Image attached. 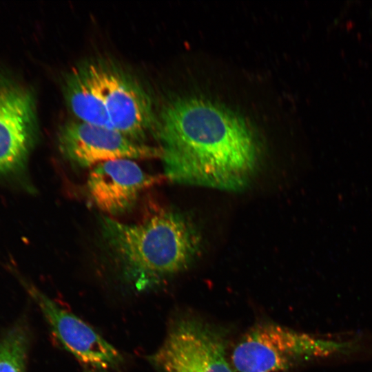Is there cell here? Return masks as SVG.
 I'll list each match as a JSON object with an SVG mask.
<instances>
[{"instance_id": "6da1fadb", "label": "cell", "mask_w": 372, "mask_h": 372, "mask_svg": "<svg viewBox=\"0 0 372 372\" xmlns=\"http://www.w3.org/2000/svg\"><path fill=\"white\" fill-rule=\"evenodd\" d=\"M160 121L161 158L171 181L236 192L256 174L258 140L229 109L205 99H178L165 107Z\"/></svg>"}, {"instance_id": "7a4b0ae2", "label": "cell", "mask_w": 372, "mask_h": 372, "mask_svg": "<svg viewBox=\"0 0 372 372\" xmlns=\"http://www.w3.org/2000/svg\"><path fill=\"white\" fill-rule=\"evenodd\" d=\"M101 227L109 256L124 279L138 290L186 269L200 249L196 226L173 210H157L132 223L103 216Z\"/></svg>"}, {"instance_id": "3957f363", "label": "cell", "mask_w": 372, "mask_h": 372, "mask_svg": "<svg viewBox=\"0 0 372 372\" xmlns=\"http://www.w3.org/2000/svg\"><path fill=\"white\" fill-rule=\"evenodd\" d=\"M328 343L274 322L254 326L231 356L235 372H276L327 352Z\"/></svg>"}, {"instance_id": "277c9868", "label": "cell", "mask_w": 372, "mask_h": 372, "mask_svg": "<svg viewBox=\"0 0 372 372\" xmlns=\"http://www.w3.org/2000/svg\"><path fill=\"white\" fill-rule=\"evenodd\" d=\"M149 359L158 372H235L223 334L192 318L176 320Z\"/></svg>"}, {"instance_id": "5b68a950", "label": "cell", "mask_w": 372, "mask_h": 372, "mask_svg": "<svg viewBox=\"0 0 372 372\" xmlns=\"http://www.w3.org/2000/svg\"><path fill=\"white\" fill-rule=\"evenodd\" d=\"M58 142L62 154L83 167L118 158L161 156L160 148L132 140L113 129L80 121L66 123L59 131Z\"/></svg>"}, {"instance_id": "8992f818", "label": "cell", "mask_w": 372, "mask_h": 372, "mask_svg": "<svg viewBox=\"0 0 372 372\" xmlns=\"http://www.w3.org/2000/svg\"><path fill=\"white\" fill-rule=\"evenodd\" d=\"M23 285L37 304L53 335L81 362L96 369L116 368L123 362L118 350L89 324L68 311L34 285Z\"/></svg>"}, {"instance_id": "52a82bcc", "label": "cell", "mask_w": 372, "mask_h": 372, "mask_svg": "<svg viewBox=\"0 0 372 372\" xmlns=\"http://www.w3.org/2000/svg\"><path fill=\"white\" fill-rule=\"evenodd\" d=\"M99 66L104 104L112 129L141 143L154 123L150 97L129 74L112 66Z\"/></svg>"}, {"instance_id": "ba28073f", "label": "cell", "mask_w": 372, "mask_h": 372, "mask_svg": "<svg viewBox=\"0 0 372 372\" xmlns=\"http://www.w3.org/2000/svg\"><path fill=\"white\" fill-rule=\"evenodd\" d=\"M34 100L21 87L0 83V176L23 168L35 135Z\"/></svg>"}, {"instance_id": "9c48e42d", "label": "cell", "mask_w": 372, "mask_h": 372, "mask_svg": "<svg viewBox=\"0 0 372 372\" xmlns=\"http://www.w3.org/2000/svg\"><path fill=\"white\" fill-rule=\"evenodd\" d=\"M161 180L133 159L118 158L98 164L90 172L86 189L102 211L118 215L129 211L141 193Z\"/></svg>"}, {"instance_id": "30bf717a", "label": "cell", "mask_w": 372, "mask_h": 372, "mask_svg": "<svg viewBox=\"0 0 372 372\" xmlns=\"http://www.w3.org/2000/svg\"><path fill=\"white\" fill-rule=\"evenodd\" d=\"M65 98L79 121L112 129L104 104L99 64H88L69 73Z\"/></svg>"}, {"instance_id": "8fae6325", "label": "cell", "mask_w": 372, "mask_h": 372, "mask_svg": "<svg viewBox=\"0 0 372 372\" xmlns=\"http://www.w3.org/2000/svg\"><path fill=\"white\" fill-rule=\"evenodd\" d=\"M29 332L21 322L0 338V372H25Z\"/></svg>"}, {"instance_id": "7c38bea8", "label": "cell", "mask_w": 372, "mask_h": 372, "mask_svg": "<svg viewBox=\"0 0 372 372\" xmlns=\"http://www.w3.org/2000/svg\"><path fill=\"white\" fill-rule=\"evenodd\" d=\"M85 372H105V371L102 370V369H91V370H87V371H85Z\"/></svg>"}]
</instances>
